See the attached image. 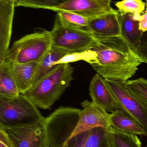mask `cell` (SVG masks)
<instances>
[{
	"label": "cell",
	"mask_w": 147,
	"mask_h": 147,
	"mask_svg": "<svg viewBox=\"0 0 147 147\" xmlns=\"http://www.w3.org/2000/svg\"><path fill=\"white\" fill-rule=\"evenodd\" d=\"M112 0H68L51 10L58 12L67 11L91 19L111 12Z\"/></svg>",
	"instance_id": "cell-10"
},
{
	"label": "cell",
	"mask_w": 147,
	"mask_h": 147,
	"mask_svg": "<svg viewBox=\"0 0 147 147\" xmlns=\"http://www.w3.org/2000/svg\"><path fill=\"white\" fill-rule=\"evenodd\" d=\"M136 52L143 63L147 64V31L143 33L140 45Z\"/></svg>",
	"instance_id": "cell-25"
},
{
	"label": "cell",
	"mask_w": 147,
	"mask_h": 147,
	"mask_svg": "<svg viewBox=\"0 0 147 147\" xmlns=\"http://www.w3.org/2000/svg\"><path fill=\"white\" fill-rule=\"evenodd\" d=\"M81 110L61 106L44 121L48 147H63L67 143L77 125Z\"/></svg>",
	"instance_id": "cell-5"
},
{
	"label": "cell",
	"mask_w": 147,
	"mask_h": 147,
	"mask_svg": "<svg viewBox=\"0 0 147 147\" xmlns=\"http://www.w3.org/2000/svg\"><path fill=\"white\" fill-rule=\"evenodd\" d=\"M21 94L11 70V63H0V96H13Z\"/></svg>",
	"instance_id": "cell-19"
},
{
	"label": "cell",
	"mask_w": 147,
	"mask_h": 147,
	"mask_svg": "<svg viewBox=\"0 0 147 147\" xmlns=\"http://www.w3.org/2000/svg\"><path fill=\"white\" fill-rule=\"evenodd\" d=\"M87 50L85 62L105 79L126 82L143 63L121 35L97 39Z\"/></svg>",
	"instance_id": "cell-1"
},
{
	"label": "cell",
	"mask_w": 147,
	"mask_h": 147,
	"mask_svg": "<svg viewBox=\"0 0 147 147\" xmlns=\"http://www.w3.org/2000/svg\"><path fill=\"white\" fill-rule=\"evenodd\" d=\"M50 32L52 47L71 53L85 51L97 41L89 31L64 25L57 16L53 28Z\"/></svg>",
	"instance_id": "cell-6"
},
{
	"label": "cell",
	"mask_w": 147,
	"mask_h": 147,
	"mask_svg": "<svg viewBox=\"0 0 147 147\" xmlns=\"http://www.w3.org/2000/svg\"><path fill=\"white\" fill-rule=\"evenodd\" d=\"M14 7V3L8 0H0V63L5 60L9 48Z\"/></svg>",
	"instance_id": "cell-13"
},
{
	"label": "cell",
	"mask_w": 147,
	"mask_h": 147,
	"mask_svg": "<svg viewBox=\"0 0 147 147\" xmlns=\"http://www.w3.org/2000/svg\"></svg>",
	"instance_id": "cell-31"
},
{
	"label": "cell",
	"mask_w": 147,
	"mask_h": 147,
	"mask_svg": "<svg viewBox=\"0 0 147 147\" xmlns=\"http://www.w3.org/2000/svg\"><path fill=\"white\" fill-rule=\"evenodd\" d=\"M44 122L13 127L0 126V129L5 133L12 147H48Z\"/></svg>",
	"instance_id": "cell-7"
},
{
	"label": "cell",
	"mask_w": 147,
	"mask_h": 147,
	"mask_svg": "<svg viewBox=\"0 0 147 147\" xmlns=\"http://www.w3.org/2000/svg\"><path fill=\"white\" fill-rule=\"evenodd\" d=\"M8 1H9L11 2L15 3L17 0H8Z\"/></svg>",
	"instance_id": "cell-29"
},
{
	"label": "cell",
	"mask_w": 147,
	"mask_h": 147,
	"mask_svg": "<svg viewBox=\"0 0 147 147\" xmlns=\"http://www.w3.org/2000/svg\"><path fill=\"white\" fill-rule=\"evenodd\" d=\"M51 47L50 31L41 29L15 41L5 60L13 63L40 62Z\"/></svg>",
	"instance_id": "cell-4"
},
{
	"label": "cell",
	"mask_w": 147,
	"mask_h": 147,
	"mask_svg": "<svg viewBox=\"0 0 147 147\" xmlns=\"http://www.w3.org/2000/svg\"><path fill=\"white\" fill-rule=\"evenodd\" d=\"M121 14H141L144 12L146 3L142 0H123L115 4Z\"/></svg>",
	"instance_id": "cell-24"
},
{
	"label": "cell",
	"mask_w": 147,
	"mask_h": 147,
	"mask_svg": "<svg viewBox=\"0 0 147 147\" xmlns=\"http://www.w3.org/2000/svg\"><path fill=\"white\" fill-rule=\"evenodd\" d=\"M89 91L92 102L99 105L107 112L111 113L120 110L124 111L104 79L98 74H95L91 79Z\"/></svg>",
	"instance_id": "cell-11"
},
{
	"label": "cell",
	"mask_w": 147,
	"mask_h": 147,
	"mask_svg": "<svg viewBox=\"0 0 147 147\" xmlns=\"http://www.w3.org/2000/svg\"><path fill=\"white\" fill-rule=\"evenodd\" d=\"M63 147H73L70 146H69L68 145V144H67V143H66V144H65V145H64V146Z\"/></svg>",
	"instance_id": "cell-28"
},
{
	"label": "cell",
	"mask_w": 147,
	"mask_h": 147,
	"mask_svg": "<svg viewBox=\"0 0 147 147\" xmlns=\"http://www.w3.org/2000/svg\"><path fill=\"white\" fill-rule=\"evenodd\" d=\"M71 53L65 50L51 47L39 63L31 80L29 89L54 70L60 65L57 64L58 61Z\"/></svg>",
	"instance_id": "cell-17"
},
{
	"label": "cell",
	"mask_w": 147,
	"mask_h": 147,
	"mask_svg": "<svg viewBox=\"0 0 147 147\" xmlns=\"http://www.w3.org/2000/svg\"><path fill=\"white\" fill-rule=\"evenodd\" d=\"M73 68L70 63L60 64L54 70L23 93L36 107L49 109L60 99L73 80Z\"/></svg>",
	"instance_id": "cell-2"
},
{
	"label": "cell",
	"mask_w": 147,
	"mask_h": 147,
	"mask_svg": "<svg viewBox=\"0 0 147 147\" xmlns=\"http://www.w3.org/2000/svg\"><path fill=\"white\" fill-rule=\"evenodd\" d=\"M68 0H17L15 7L32 8L44 9L51 10L64 3Z\"/></svg>",
	"instance_id": "cell-23"
},
{
	"label": "cell",
	"mask_w": 147,
	"mask_h": 147,
	"mask_svg": "<svg viewBox=\"0 0 147 147\" xmlns=\"http://www.w3.org/2000/svg\"><path fill=\"white\" fill-rule=\"evenodd\" d=\"M125 88L147 106V80L144 78L123 82Z\"/></svg>",
	"instance_id": "cell-21"
},
{
	"label": "cell",
	"mask_w": 147,
	"mask_h": 147,
	"mask_svg": "<svg viewBox=\"0 0 147 147\" xmlns=\"http://www.w3.org/2000/svg\"><path fill=\"white\" fill-rule=\"evenodd\" d=\"M140 28L144 32L147 31V11L143 15L141 16V18L140 20Z\"/></svg>",
	"instance_id": "cell-27"
},
{
	"label": "cell",
	"mask_w": 147,
	"mask_h": 147,
	"mask_svg": "<svg viewBox=\"0 0 147 147\" xmlns=\"http://www.w3.org/2000/svg\"><path fill=\"white\" fill-rule=\"evenodd\" d=\"M111 147H142L138 136L129 134L108 129Z\"/></svg>",
	"instance_id": "cell-20"
},
{
	"label": "cell",
	"mask_w": 147,
	"mask_h": 147,
	"mask_svg": "<svg viewBox=\"0 0 147 147\" xmlns=\"http://www.w3.org/2000/svg\"><path fill=\"white\" fill-rule=\"evenodd\" d=\"M118 14L119 11L114 9L111 12L89 19L88 31L96 39L121 35Z\"/></svg>",
	"instance_id": "cell-12"
},
{
	"label": "cell",
	"mask_w": 147,
	"mask_h": 147,
	"mask_svg": "<svg viewBox=\"0 0 147 147\" xmlns=\"http://www.w3.org/2000/svg\"><path fill=\"white\" fill-rule=\"evenodd\" d=\"M38 108L24 94L0 96V126H22L44 122Z\"/></svg>",
	"instance_id": "cell-3"
},
{
	"label": "cell",
	"mask_w": 147,
	"mask_h": 147,
	"mask_svg": "<svg viewBox=\"0 0 147 147\" xmlns=\"http://www.w3.org/2000/svg\"><path fill=\"white\" fill-rule=\"evenodd\" d=\"M57 16L64 25L88 31L89 18L67 11L58 12Z\"/></svg>",
	"instance_id": "cell-22"
},
{
	"label": "cell",
	"mask_w": 147,
	"mask_h": 147,
	"mask_svg": "<svg viewBox=\"0 0 147 147\" xmlns=\"http://www.w3.org/2000/svg\"><path fill=\"white\" fill-rule=\"evenodd\" d=\"M124 111L135 119L146 130L147 136V106L125 88L123 82L105 79Z\"/></svg>",
	"instance_id": "cell-8"
},
{
	"label": "cell",
	"mask_w": 147,
	"mask_h": 147,
	"mask_svg": "<svg viewBox=\"0 0 147 147\" xmlns=\"http://www.w3.org/2000/svg\"><path fill=\"white\" fill-rule=\"evenodd\" d=\"M110 114V125L112 129L129 134L146 136L143 127L126 111L120 110Z\"/></svg>",
	"instance_id": "cell-15"
},
{
	"label": "cell",
	"mask_w": 147,
	"mask_h": 147,
	"mask_svg": "<svg viewBox=\"0 0 147 147\" xmlns=\"http://www.w3.org/2000/svg\"><path fill=\"white\" fill-rule=\"evenodd\" d=\"M83 109L79 113L77 125L70 140L77 135L94 128L108 129L110 114L96 104L85 100L81 103Z\"/></svg>",
	"instance_id": "cell-9"
},
{
	"label": "cell",
	"mask_w": 147,
	"mask_h": 147,
	"mask_svg": "<svg viewBox=\"0 0 147 147\" xmlns=\"http://www.w3.org/2000/svg\"><path fill=\"white\" fill-rule=\"evenodd\" d=\"M146 10L147 11V0H146Z\"/></svg>",
	"instance_id": "cell-30"
},
{
	"label": "cell",
	"mask_w": 147,
	"mask_h": 147,
	"mask_svg": "<svg viewBox=\"0 0 147 147\" xmlns=\"http://www.w3.org/2000/svg\"><path fill=\"white\" fill-rule=\"evenodd\" d=\"M0 147H12L7 136L2 130L0 129Z\"/></svg>",
	"instance_id": "cell-26"
},
{
	"label": "cell",
	"mask_w": 147,
	"mask_h": 147,
	"mask_svg": "<svg viewBox=\"0 0 147 147\" xmlns=\"http://www.w3.org/2000/svg\"><path fill=\"white\" fill-rule=\"evenodd\" d=\"M121 24V36L136 51L140 47L143 32L140 28V21L134 18L133 13L118 14Z\"/></svg>",
	"instance_id": "cell-16"
},
{
	"label": "cell",
	"mask_w": 147,
	"mask_h": 147,
	"mask_svg": "<svg viewBox=\"0 0 147 147\" xmlns=\"http://www.w3.org/2000/svg\"><path fill=\"white\" fill-rule=\"evenodd\" d=\"M40 62L11 63V70L21 94H23L29 89L31 80Z\"/></svg>",
	"instance_id": "cell-18"
},
{
	"label": "cell",
	"mask_w": 147,
	"mask_h": 147,
	"mask_svg": "<svg viewBox=\"0 0 147 147\" xmlns=\"http://www.w3.org/2000/svg\"><path fill=\"white\" fill-rule=\"evenodd\" d=\"M67 143L73 147H111L108 129L101 127L77 135Z\"/></svg>",
	"instance_id": "cell-14"
}]
</instances>
